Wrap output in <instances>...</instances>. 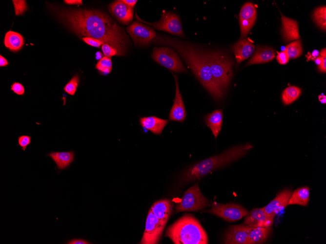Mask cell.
<instances>
[{"instance_id": "6da1fadb", "label": "cell", "mask_w": 326, "mask_h": 244, "mask_svg": "<svg viewBox=\"0 0 326 244\" xmlns=\"http://www.w3.org/2000/svg\"><path fill=\"white\" fill-rule=\"evenodd\" d=\"M58 18L79 36L102 40L117 49L121 56L125 52L127 38L122 29L109 16L85 9H61Z\"/></svg>"}, {"instance_id": "7a4b0ae2", "label": "cell", "mask_w": 326, "mask_h": 244, "mask_svg": "<svg viewBox=\"0 0 326 244\" xmlns=\"http://www.w3.org/2000/svg\"><path fill=\"white\" fill-rule=\"evenodd\" d=\"M154 43L168 45L174 48L190 68L204 87L218 101L224 95L212 75L205 52L194 45L165 36H157Z\"/></svg>"}, {"instance_id": "3957f363", "label": "cell", "mask_w": 326, "mask_h": 244, "mask_svg": "<svg viewBox=\"0 0 326 244\" xmlns=\"http://www.w3.org/2000/svg\"><path fill=\"white\" fill-rule=\"evenodd\" d=\"M252 147L249 143L237 145L221 154L204 159L187 168L183 173V179L185 182L199 180L212 171L242 158Z\"/></svg>"}, {"instance_id": "277c9868", "label": "cell", "mask_w": 326, "mask_h": 244, "mask_svg": "<svg viewBox=\"0 0 326 244\" xmlns=\"http://www.w3.org/2000/svg\"><path fill=\"white\" fill-rule=\"evenodd\" d=\"M165 236L175 244H207L208 236L200 221L185 214L169 226Z\"/></svg>"}, {"instance_id": "5b68a950", "label": "cell", "mask_w": 326, "mask_h": 244, "mask_svg": "<svg viewBox=\"0 0 326 244\" xmlns=\"http://www.w3.org/2000/svg\"><path fill=\"white\" fill-rule=\"evenodd\" d=\"M213 77L224 93L228 87L232 76L233 63L225 55L219 52H205Z\"/></svg>"}, {"instance_id": "8992f818", "label": "cell", "mask_w": 326, "mask_h": 244, "mask_svg": "<svg viewBox=\"0 0 326 244\" xmlns=\"http://www.w3.org/2000/svg\"><path fill=\"white\" fill-rule=\"evenodd\" d=\"M209 200L202 193L198 182L189 188L183 194L181 201L175 207L177 212L198 211L209 206Z\"/></svg>"}, {"instance_id": "52a82bcc", "label": "cell", "mask_w": 326, "mask_h": 244, "mask_svg": "<svg viewBox=\"0 0 326 244\" xmlns=\"http://www.w3.org/2000/svg\"><path fill=\"white\" fill-rule=\"evenodd\" d=\"M152 57L158 63L177 73H187L179 56L172 49L168 47H154Z\"/></svg>"}, {"instance_id": "ba28073f", "label": "cell", "mask_w": 326, "mask_h": 244, "mask_svg": "<svg viewBox=\"0 0 326 244\" xmlns=\"http://www.w3.org/2000/svg\"><path fill=\"white\" fill-rule=\"evenodd\" d=\"M216 215L227 222H234L240 220L248 212L247 209L236 204H221L211 202V209L205 211Z\"/></svg>"}, {"instance_id": "9c48e42d", "label": "cell", "mask_w": 326, "mask_h": 244, "mask_svg": "<svg viewBox=\"0 0 326 244\" xmlns=\"http://www.w3.org/2000/svg\"><path fill=\"white\" fill-rule=\"evenodd\" d=\"M166 224L149 210L146 218L144 231L139 244H158Z\"/></svg>"}, {"instance_id": "30bf717a", "label": "cell", "mask_w": 326, "mask_h": 244, "mask_svg": "<svg viewBox=\"0 0 326 244\" xmlns=\"http://www.w3.org/2000/svg\"><path fill=\"white\" fill-rule=\"evenodd\" d=\"M136 17L139 20L150 25L158 30L165 31L177 36H184L180 18L176 14L163 12L162 14L161 19L154 23L143 21L140 19L137 14H136Z\"/></svg>"}, {"instance_id": "8fae6325", "label": "cell", "mask_w": 326, "mask_h": 244, "mask_svg": "<svg viewBox=\"0 0 326 244\" xmlns=\"http://www.w3.org/2000/svg\"><path fill=\"white\" fill-rule=\"evenodd\" d=\"M127 31L135 45L148 46L156 36L153 29L138 21L130 25Z\"/></svg>"}, {"instance_id": "7c38bea8", "label": "cell", "mask_w": 326, "mask_h": 244, "mask_svg": "<svg viewBox=\"0 0 326 244\" xmlns=\"http://www.w3.org/2000/svg\"><path fill=\"white\" fill-rule=\"evenodd\" d=\"M257 18L256 9L250 2L245 3L239 14V23L241 28V38H245L253 27Z\"/></svg>"}, {"instance_id": "4fadbf2b", "label": "cell", "mask_w": 326, "mask_h": 244, "mask_svg": "<svg viewBox=\"0 0 326 244\" xmlns=\"http://www.w3.org/2000/svg\"><path fill=\"white\" fill-rule=\"evenodd\" d=\"M273 218L267 215L264 208H255L247 212L244 225L251 227H268L273 224Z\"/></svg>"}, {"instance_id": "5bb4252c", "label": "cell", "mask_w": 326, "mask_h": 244, "mask_svg": "<svg viewBox=\"0 0 326 244\" xmlns=\"http://www.w3.org/2000/svg\"><path fill=\"white\" fill-rule=\"evenodd\" d=\"M172 74L175 79L176 93L174 104L169 114V119L170 121L183 122L185 119L186 113L179 89L178 77L176 75Z\"/></svg>"}, {"instance_id": "9a60e30c", "label": "cell", "mask_w": 326, "mask_h": 244, "mask_svg": "<svg viewBox=\"0 0 326 244\" xmlns=\"http://www.w3.org/2000/svg\"><path fill=\"white\" fill-rule=\"evenodd\" d=\"M292 191L289 189H285L279 192L276 197L268 205L264 207V209L267 215L271 217H274L287 205Z\"/></svg>"}, {"instance_id": "2e32d148", "label": "cell", "mask_w": 326, "mask_h": 244, "mask_svg": "<svg viewBox=\"0 0 326 244\" xmlns=\"http://www.w3.org/2000/svg\"><path fill=\"white\" fill-rule=\"evenodd\" d=\"M226 244H248L247 225H232L226 231L224 241Z\"/></svg>"}, {"instance_id": "e0dca14e", "label": "cell", "mask_w": 326, "mask_h": 244, "mask_svg": "<svg viewBox=\"0 0 326 244\" xmlns=\"http://www.w3.org/2000/svg\"><path fill=\"white\" fill-rule=\"evenodd\" d=\"M110 13L120 22L128 24L133 19V9L122 0H115L109 6Z\"/></svg>"}, {"instance_id": "ac0fdd59", "label": "cell", "mask_w": 326, "mask_h": 244, "mask_svg": "<svg viewBox=\"0 0 326 244\" xmlns=\"http://www.w3.org/2000/svg\"><path fill=\"white\" fill-rule=\"evenodd\" d=\"M141 126L156 135H161L164 127L168 123L167 119H163L156 116L140 117Z\"/></svg>"}, {"instance_id": "d6986e66", "label": "cell", "mask_w": 326, "mask_h": 244, "mask_svg": "<svg viewBox=\"0 0 326 244\" xmlns=\"http://www.w3.org/2000/svg\"><path fill=\"white\" fill-rule=\"evenodd\" d=\"M236 60L240 63L248 58L254 52V45L248 40L242 39L236 42L232 47Z\"/></svg>"}, {"instance_id": "ffe728a7", "label": "cell", "mask_w": 326, "mask_h": 244, "mask_svg": "<svg viewBox=\"0 0 326 244\" xmlns=\"http://www.w3.org/2000/svg\"><path fill=\"white\" fill-rule=\"evenodd\" d=\"M173 205L170 200L162 199L154 203L150 210L159 220L167 223Z\"/></svg>"}, {"instance_id": "44dd1931", "label": "cell", "mask_w": 326, "mask_h": 244, "mask_svg": "<svg viewBox=\"0 0 326 244\" xmlns=\"http://www.w3.org/2000/svg\"><path fill=\"white\" fill-rule=\"evenodd\" d=\"M282 34L285 41H290L300 38L297 22L281 14Z\"/></svg>"}, {"instance_id": "7402d4cb", "label": "cell", "mask_w": 326, "mask_h": 244, "mask_svg": "<svg viewBox=\"0 0 326 244\" xmlns=\"http://www.w3.org/2000/svg\"><path fill=\"white\" fill-rule=\"evenodd\" d=\"M248 244H259L265 242L271 233L272 228L268 227L247 226Z\"/></svg>"}, {"instance_id": "603a6c76", "label": "cell", "mask_w": 326, "mask_h": 244, "mask_svg": "<svg viewBox=\"0 0 326 244\" xmlns=\"http://www.w3.org/2000/svg\"><path fill=\"white\" fill-rule=\"evenodd\" d=\"M275 56V51L272 48L258 46L246 66L268 62L271 61Z\"/></svg>"}, {"instance_id": "cb8c5ba5", "label": "cell", "mask_w": 326, "mask_h": 244, "mask_svg": "<svg viewBox=\"0 0 326 244\" xmlns=\"http://www.w3.org/2000/svg\"><path fill=\"white\" fill-rule=\"evenodd\" d=\"M223 113L222 110L218 109L206 115L204 120L216 138L221 130Z\"/></svg>"}, {"instance_id": "d4e9b609", "label": "cell", "mask_w": 326, "mask_h": 244, "mask_svg": "<svg viewBox=\"0 0 326 244\" xmlns=\"http://www.w3.org/2000/svg\"><path fill=\"white\" fill-rule=\"evenodd\" d=\"M46 156L50 157L53 159L59 170H62L68 167L73 161L74 151H52L47 154Z\"/></svg>"}, {"instance_id": "484cf974", "label": "cell", "mask_w": 326, "mask_h": 244, "mask_svg": "<svg viewBox=\"0 0 326 244\" xmlns=\"http://www.w3.org/2000/svg\"><path fill=\"white\" fill-rule=\"evenodd\" d=\"M4 43L10 51L17 52L23 47L24 39L20 34L9 31L5 35Z\"/></svg>"}, {"instance_id": "4316f807", "label": "cell", "mask_w": 326, "mask_h": 244, "mask_svg": "<svg viewBox=\"0 0 326 244\" xmlns=\"http://www.w3.org/2000/svg\"><path fill=\"white\" fill-rule=\"evenodd\" d=\"M309 192L310 188L308 187H301L295 189L291 194L288 205L307 206L309 200Z\"/></svg>"}, {"instance_id": "83f0119b", "label": "cell", "mask_w": 326, "mask_h": 244, "mask_svg": "<svg viewBox=\"0 0 326 244\" xmlns=\"http://www.w3.org/2000/svg\"><path fill=\"white\" fill-rule=\"evenodd\" d=\"M301 94V90L297 86H289L285 88L282 95V101L285 105H289L296 100Z\"/></svg>"}, {"instance_id": "f1b7e54d", "label": "cell", "mask_w": 326, "mask_h": 244, "mask_svg": "<svg viewBox=\"0 0 326 244\" xmlns=\"http://www.w3.org/2000/svg\"><path fill=\"white\" fill-rule=\"evenodd\" d=\"M313 18L315 22L322 30L326 29V7L325 6L316 8L313 13Z\"/></svg>"}, {"instance_id": "f546056e", "label": "cell", "mask_w": 326, "mask_h": 244, "mask_svg": "<svg viewBox=\"0 0 326 244\" xmlns=\"http://www.w3.org/2000/svg\"><path fill=\"white\" fill-rule=\"evenodd\" d=\"M95 67L103 75L109 74L112 69V63L110 57L104 56L102 57L96 64Z\"/></svg>"}, {"instance_id": "4dcf8cb0", "label": "cell", "mask_w": 326, "mask_h": 244, "mask_svg": "<svg viewBox=\"0 0 326 244\" xmlns=\"http://www.w3.org/2000/svg\"><path fill=\"white\" fill-rule=\"evenodd\" d=\"M290 58L294 59L300 56L303 52L301 41H293L286 46L285 49Z\"/></svg>"}, {"instance_id": "1f68e13d", "label": "cell", "mask_w": 326, "mask_h": 244, "mask_svg": "<svg viewBox=\"0 0 326 244\" xmlns=\"http://www.w3.org/2000/svg\"><path fill=\"white\" fill-rule=\"evenodd\" d=\"M80 83V77L78 74L75 75L63 87V90L68 94L73 96L76 92Z\"/></svg>"}, {"instance_id": "d6a6232c", "label": "cell", "mask_w": 326, "mask_h": 244, "mask_svg": "<svg viewBox=\"0 0 326 244\" xmlns=\"http://www.w3.org/2000/svg\"><path fill=\"white\" fill-rule=\"evenodd\" d=\"M102 50L104 56L109 57L116 55L121 56L117 49L107 43L102 45Z\"/></svg>"}, {"instance_id": "836d02e7", "label": "cell", "mask_w": 326, "mask_h": 244, "mask_svg": "<svg viewBox=\"0 0 326 244\" xmlns=\"http://www.w3.org/2000/svg\"><path fill=\"white\" fill-rule=\"evenodd\" d=\"M16 15L23 13L27 9L26 3L25 0H13Z\"/></svg>"}, {"instance_id": "e575fe53", "label": "cell", "mask_w": 326, "mask_h": 244, "mask_svg": "<svg viewBox=\"0 0 326 244\" xmlns=\"http://www.w3.org/2000/svg\"><path fill=\"white\" fill-rule=\"evenodd\" d=\"M18 145L25 151L27 147L31 144V137L27 135H22L18 137Z\"/></svg>"}, {"instance_id": "d590c367", "label": "cell", "mask_w": 326, "mask_h": 244, "mask_svg": "<svg viewBox=\"0 0 326 244\" xmlns=\"http://www.w3.org/2000/svg\"><path fill=\"white\" fill-rule=\"evenodd\" d=\"M82 40L88 45L97 48L104 43L101 40L91 37H83Z\"/></svg>"}, {"instance_id": "8d00e7d4", "label": "cell", "mask_w": 326, "mask_h": 244, "mask_svg": "<svg viewBox=\"0 0 326 244\" xmlns=\"http://www.w3.org/2000/svg\"><path fill=\"white\" fill-rule=\"evenodd\" d=\"M321 57V62L318 65V69L320 72L326 73V49H323L320 52L319 55Z\"/></svg>"}, {"instance_id": "74e56055", "label": "cell", "mask_w": 326, "mask_h": 244, "mask_svg": "<svg viewBox=\"0 0 326 244\" xmlns=\"http://www.w3.org/2000/svg\"><path fill=\"white\" fill-rule=\"evenodd\" d=\"M11 90L19 95H23L25 93L24 86L20 83L15 82L11 86Z\"/></svg>"}, {"instance_id": "f35d334b", "label": "cell", "mask_w": 326, "mask_h": 244, "mask_svg": "<svg viewBox=\"0 0 326 244\" xmlns=\"http://www.w3.org/2000/svg\"><path fill=\"white\" fill-rule=\"evenodd\" d=\"M289 57L285 50L280 52H277L276 59L281 64H285L289 61Z\"/></svg>"}, {"instance_id": "ab89813d", "label": "cell", "mask_w": 326, "mask_h": 244, "mask_svg": "<svg viewBox=\"0 0 326 244\" xmlns=\"http://www.w3.org/2000/svg\"><path fill=\"white\" fill-rule=\"evenodd\" d=\"M67 244H90V243L81 239H72L66 243Z\"/></svg>"}, {"instance_id": "60d3db41", "label": "cell", "mask_w": 326, "mask_h": 244, "mask_svg": "<svg viewBox=\"0 0 326 244\" xmlns=\"http://www.w3.org/2000/svg\"><path fill=\"white\" fill-rule=\"evenodd\" d=\"M64 2L68 4L72 5H82V0H65Z\"/></svg>"}, {"instance_id": "b9f144b4", "label": "cell", "mask_w": 326, "mask_h": 244, "mask_svg": "<svg viewBox=\"0 0 326 244\" xmlns=\"http://www.w3.org/2000/svg\"><path fill=\"white\" fill-rule=\"evenodd\" d=\"M122 1L127 5L128 6L133 7L136 3H137V0H122Z\"/></svg>"}, {"instance_id": "7bdbcfd3", "label": "cell", "mask_w": 326, "mask_h": 244, "mask_svg": "<svg viewBox=\"0 0 326 244\" xmlns=\"http://www.w3.org/2000/svg\"><path fill=\"white\" fill-rule=\"evenodd\" d=\"M319 52L317 50H314L310 55L308 56V58L313 60H315L319 56Z\"/></svg>"}, {"instance_id": "ee69618b", "label": "cell", "mask_w": 326, "mask_h": 244, "mask_svg": "<svg viewBox=\"0 0 326 244\" xmlns=\"http://www.w3.org/2000/svg\"><path fill=\"white\" fill-rule=\"evenodd\" d=\"M9 64L8 61L1 55L0 56V66H6Z\"/></svg>"}, {"instance_id": "f6af8a7d", "label": "cell", "mask_w": 326, "mask_h": 244, "mask_svg": "<svg viewBox=\"0 0 326 244\" xmlns=\"http://www.w3.org/2000/svg\"><path fill=\"white\" fill-rule=\"evenodd\" d=\"M319 100L322 103L325 104L326 102V96L325 95H319L318 96Z\"/></svg>"}, {"instance_id": "bcb514c9", "label": "cell", "mask_w": 326, "mask_h": 244, "mask_svg": "<svg viewBox=\"0 0 326 244\" xmlns=\"http://www.w3.org/2000/svg\"><path fill=\"white\" fill-rule=\"evenodd\" d=\"M102 53L98 51L96 53V58L97 60H100L102 58Z\"/></svg>"}, {"instance_id": "7dc6e473", "label": "cell", "mask_w": 326, "mask_h": 244, "mask_svg": "<svg viewBox=\"0 0 326 244\" xmlns=\"http://www.w3.org/2000/svg\"><path fill=\"white\" fill-rule=\"evenodd\" d=\"M316 63L319 65L321 62V57L319 56L315 60Z\"/></svg>"}]
</instances>
